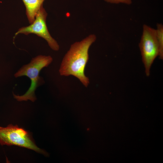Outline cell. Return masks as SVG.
Here are the masks:
<instances>
[{"label":"cell","mask_w":163,"mask_h":163,"mask_svg":"<svg viewBox=\"0 0 163 163\" xmlns=\"http://www.w3.org/2000/svg\"><path fill=\"white\" fill-rule=\"evenodd\" d=\"M96 39L95 35L91 34L71 45L61 63L59 69L61 75H72L77 78L85 87L88 86L90 81L85 75V68L89 58V49Z\"/></svg>","instance_id":"cell-1"},{"label":"cell","mask_w":163,"mask_h":163,"mask_svg":"<svg viewBox=\"0 0 163 163\" xmlns=\"http://www.w3.org/2000/svg\"><path fill=\"white\" fill-rule=\"evenodd\" d=\"M53 59L50 56L39 55L33 58L30 62L23 65L14 74L15 78L26 76L31 81V84L25 94L20 95L13 93V97L18 101L30 100L34 102L36 100L35 92L37 88L42 85L43 80L39 76L41 70L48 66Z\"/></svg>","instance_id":"cell-2"},{"label":"cell","mask_w":163,"mask_h":163,"mask_svg":"<svg viewBox=\"0 0 163 163\" xmlns=\"http://www.w3.org/2000/svg\"><path fill=\"white\" fill-rule=\"evenodd\" d=\"M0 144L2 145L18 146L48 155L46 152L36 146L28 132L17 125L10 124L6 127L0 126Z\"/></svg>","instance_id":"cell-3"},{"label":"cell","mask_w":163,"mask_h":163,"mask_svg":"<svg viewBox=\"0 0 163 163\" xmlns=\"http://www.w3.org/2000/svg\"><path fill=\"white\" fill-rule=\"evenodd\" d=\"M139 47L146 75H150V69L154 61L159 53L155 29L144 24Z\"/></svg>","instance_id":"cell-4"},{"label":"cell","mask_w":163,"mask_h":163,"mask_svg":"<svg viewBox=\"0 0 163 163\" xmlns=\"http://www.w3.org/2000/svg\"><path fill=\"white\" fill-rule=\"evenodd\" d=\"M47 15V13L43 6L37 13L33 22L29 26L20 28L15 34L14 38L20 34L26 35L34 34L45 39L52 50L55 51L59 50V46L50 35L47 27L46 21Z\"/></svg>","instance_id":"cell-5"},{"label":"cell","mask_w":163,"mask_h":163,"mask_svg":"<svg viewBox=\"0 0 163 163\" xmlns=\"http://www.w3.org/2000/svg\"><path fill=\"white\" fill-rule=\"evenodd\" d=\"M26 8V14L29 23L34 20L45 0H22Z\"/></svg>","instance_id":"cell-6"},{"label":"cell","mask_w":163,"mask_h":163,"mask_svg":"<svg viewBox=\"0 0 163 163\" xmlns=\"http://www.w3.org/2000/svg\"><path fill=\"white\" fill-rule=\"evenodd\" d=\"M155 29L156 35L159 48L158 56L160 59H163V25L161 23H157Z\"/></svg>","instance_id":"cell-7"},{"label":"cell","mask_w":163,"mask_h":163,"mask_svg":"<svg viewBox=\"0 0 163 163\" xmlns=\"http://www.w3.org/2000/svg\"><path fill=\"white\" fill-rule=\"evenodd\" d=\"M106 2L115 4L120 3L124 4L127 5H130L132 3V0H104Z\"/></svg>","instance_id":"cell-8"}]
</instances>
